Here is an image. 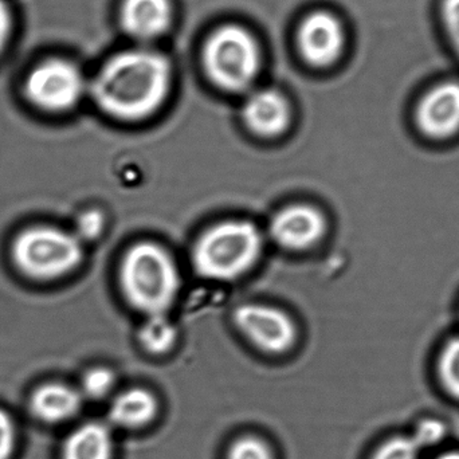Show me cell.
I'll return each instance as SVG.
<instances>
[{
	"label": "cell",
	"mask_w": 459,
	"mask_h": 459,
	"mask_svg": "<svg viewBox=\"0 0 459 459\" xmlns=\"http://www.w3.org/2000/svg\"><path fill=\"white\" fill-rule=\"evenodd\" d=\"M105 215L101 210L89 209L81 212L75 221L74 234L81 242H91L102 234L105 229Z\"/></svg>",
	"instance_id": "7402d4cb"
},
{
	"label": "cell",
	"mask_w": 459,
	"mask_h": 459,
	"mask_svg": "<svg viewBox=\"0 0 459 459\" xmlns=\"http://www.w3.org/2000/svg\"><path fill=\"white\" fill-rule=\"evenodd\" d=\"M171 85L164 56L147 50L113 56L94 78L91 96L97 107L116 120H144L163 105Z\"/></svg>",
	"instance_id": "6da1fadb"
},
{
	"label": "cell",
	"mask_w": 459,
	"mask_h": 459,
	"mask_svg": "<svg viewBox=\"0 0 459 459\" xmlns=\"http://www.w3.org/2000/svg\"><path fill=\"white\" fill-rule=\"evenodd\" d=\"M228 459H274V455L266 442L247 436L232 442Z\"/></svg>",
	"instance_id": "44dd1931"
},
{
	"label": "cell",
	"mask_w": 459,
	"mask_h": 459,
	"mask_svg": "<svg viewBox=\"0 0 459 459\" xmlns=\"http://www.w3.org/2000/svg\"><path fill=\"white\" fill-rule=\"evenodd\" d=\"M11 256L16 269L27 277L51 281L80 266L83 246L74 232L54 226H34L16 235Z\"/></svg>",
	"instance_id": "277c9868"
},
{
	"label": "cell",
	"mask_w": 459,
	"mask_h": 459,
	"mask_svg": "<svg viewBox=\"0 0 459 459\" xmlns=\"http://www.w3.org/2000/svg\"><path fill=\"white\" fill-rule=\"evenodd\" d=\"M437 459H459V452L446 453V455H439Z\"/></svg>",
	"instance_id": "d4e9b609"
},
{
	"label": "cell",
	"mask_w": 459,
	"mask_h": 459,
	"mask_svg": "<svg viewBox=\"0 0 459 459\" xmlns=\"http://www.w3.org/2000/svg\"><path fill=\"white\" fill-rule=\"evenodd\" d=\"M121 293L137 312L167 315L180 291V273L171 254L144 240L128 248L118 272Z\"/></svg>",
	"instance_id": "7a4b0ae2"
},
{
	"label": "cell",
	"mask_w": 459,
	"mask_h": 459,
	"mask_svg": "<svg viewBox=\"0 0 459 459\" xmlns=\"http://www.w3.org/2000/svg\"><path fill=\"white\" fill-rule=\"evenodd\" d=\"M82 394L62 383H48L35 391L31 410L35 417L48 423L64 422L80 411Z\"/></svg>",
	"instance_id": "4fadbf2b"
},
{
	"label": "cell",
	"mask_w": 459,
	"mask_h": 459,
	"mask_svg": "<svg viewBox=\"0 0 459 459\" xmlns=\"http://www.w3.org/2000/svg\"><path fill=\"white\" fill-rule=\"evenodd\" d=\"M13 31V15L4 0H0V53L4 50Z\"/></svg>",
	"instance_id": "cb8c5ba5"
},
{
	"label": "cell",
	"mask_w": 459,
	"mask_h": 459,
	"mask_svg": "<svg viewBox=\"0 0 459 459\" xmlns=\"http://www.w3.org/2000/svg\"><path fill=\"white\" fill-rule=\"evenodd\" d=\"M137 340L145 352L166 355L177 344L178 328L167 315L147 316L140 326Z\"/></svg>",
	"instance_id": "2e32d148"
},
{
	"label": "cell",
	"mask_w": 459,
	"mask_h": 459,
	"mask_svg": "<svg viewBox=\"0 0 459 459\" xmlns=\"http://www.w3.org/2000/svg\"><path fill=\"white\" fill-rule=\"evenodd\" d=\"M436 19L445 43L459 64V0H437Z\"/></svg>",
	"instance_id": "e0dca14e"
},
{
	"label": "cell",
	"mask_w": 459,
	"mask_h": 459,
	"mask_svg": "<svg viewBox=\"0 0 459 459\" xmlns=\"http://www.w3.org/2000/svg\"><path fill=\"white\" fill-rule=\"evenodd\" d=\"M171 19L169 0H126L121 11L124 29L139 39H152L163 34Z\"/></svg>",
	"instance_id": "7c38bea8"
},
{
	"label": "cell",
	"mask_w": 459,
	"mask_h": 459,
	"mask_svg": "<svg viewBox=\"0 0 459 459\" xmlns=\"http://www.w3.org/2000/svg\"><path fill=\"white\" fill-rule=\"evenodd\" d=\"M438 372L445 390L459 399V337L445 345L439 356Z\"/></svg>",
	"instance_id": "ac0fdd59"
},
{
	"label": "cell",
	"mask_w": 459,
	"mask_h": 459,
	"mask_svg": "<svg viewBox=\"0 0 459 459\" xmlns=\"http://www.w3.org/2000/svg\"><path fill=\"white\" fill-rule=\"evenodd\" d=\"M242 118L255 136L273 139L285 134L290 126V107L278 91L264 89L246 100Z\"/></svg>",
	"instance_id": "8fae6325"
},
{
	"label": "cell",
	"mask_w": 459,
	"mask_h": 459,
	"mask_svg": "<svg viewBox=\"0 0 459 459\" xmlns=\"http://www.w3.org/2000/svg\"><path fill=\"white\" fill-rule=\"evenodd\" d=\"M299 48L316 66H328L342 56L347 35L342 22L329 13H316L305 19L299 30Z\"/></svg>",
	"instance_id": "30bf717a"
},
{
	"label": "cell",
	"mask_w": 459,
	"mask_h": 459,
	"mask_svg": "<svg viewBox=\"0 0 459 459\" xmlns=\"http://www.w3.org/2000/svg\"><path fill=\"white\" fill-rule=\"evenodd\" d=\"M204 65L210 78L220 88L230 91H243L258 73V46L240 27H223L207 42Z\"/></svg>",
	"instance_id": "5b68a950"
},
{
	"label": "cell",
	"mask_w": 459,
	"mask_h": 459,
	"mask_svg": "<svg viewBox=\"0 0 459 459\" xmlns=\"http://www.w3.org/2000/svg\"><path fill=\"white\" fill-rule=\"evenodd\" d=\"M13 447V425L5 412L0 410V459H8Z\"/></svg>",
	"instance_id": "603a6c76"
},
{
	"label": "cell",
	"mask_w": 459,
	"mask_h": 459,
	"mask_svg": "<svg viewBox=\"0 0 459 459\" xmlns=\"http://www.w3.org/2000/svg\"><path fill=\"white\" fill-rule=\"evenodd\" d=\"M113 437L107 426L89 422L73 431L64 446V459H112Z\"/></svg>",
	"instance_id": "9a60e30c"
},
{
	"label": "cell",
	"mask_w": 459,
	"mask_h": 459,
	"mask_svg": "<svg viewBox=\"0 0 459 459\" xmlns=\"http://www.w3.org/2000/svg\"><path fill=\"white\" fill-rule=\"evenodd\" d=\"M232 323L262 352L281 355L296 344V324L290 316L278 307L262 304L239 305L232 313Z\"/></svg>",
	"instance_id": "52a82bcc"
},
{
	"label": "cell",
	"mask_w": 459,
	"mask_h": 459,
	"mask_svg": "<svg viewBox=\"0 0 459 459\" xmlns=\"http://www.w3.org/2000/svg\"><path fill=\"white\" fill-rule=\"evenodd\" d=\"M269 232L272 239L285 250H309L325 235L326 220L320 210L310 204H290L272 218Z\"/></svg>",
	"instance_id": "9c48e42d"
},
{
	"label": "cell",
	"mask_w": 459,
	"mask_h": 459,
	"mask_svg": "<svg viewBox=\"0 0 459 459\" xmlns=\"http://www.w3.org/2000/svg\"><path fill=\"white\" fill-rule=\"evenodd\" d=\"M264 250V237L254 223L230 220L207 229L193 248V264L206 280L230 282L250 272Z\"/></svg>",
	"instance_id": "3957f363"
},
{
	"label": "cell",
	"mask_w": 459,
	"mask_h": 459,
	"mask_svg": "<svg viewBox=\"0 0 459 459\" xmlns=\"http://www.w3.org/2000/svg\"><path fill=\"white\" fill-rule=\"evenodd\" d=\"M158 409L153 394L144 388H131L116 396L109 418L118 428L140 429L155 420Z\"/></svg>",
	"instance_id": "5bb4252c"
},
{
	"label": "cell",
	"mask_w": 459,
	"mask_h": 459,
	"mask_svg": "<svg viewBox=\"0 0 459 459\" xmlns=\"http://www.w3.org/2000/svg\"><path fill=\"white\" fill-rule=\"evenodd\" d=\"M423 449L425 445L415 433L412 436L394 437L375 452L372 459H420V450Z\"/></svg>",
	"instance_id": "d6986e66"
},
{
	"label": "cell",
	"mask_w": 459,
	"mask_h": 459,
	"mask_svg": "<svg viewBox=\"0 0 459 459\" xmlns=\"http://www.w3.org/2000/svg\"><path fill=\"white\" fill-rule=\"evenodd\" d=\"M116 385V377L112 369L105 368V367H96V368L89 369L82 379V395L86 398L102 399L112 393Z\"/></svg>",
	"instance_id": "ffe728a7"
},
{
	"label": "cell",
	"mask_w": 459,
	"mask_h": 459,
	"mask_svg": "<svg viewBox=\"0 0 459 459\" xmlns=\"http://www.w3.org/2000/svg\"><path fill=\"white\" fill-rule=\"evenodd\" d=\"M414 120L430 139L446 140L459 134V77L447 75L431 82L415 104Z\"/></svg>",
	"instance_id": "ba28073f"
},
{
	"label": "cell",
	"mask_w": 459,
	"mask_h": 459,
	"mask_svg": "<svg viewBox=\"0 0 459 459\" xmlns=\"http://www.w3.org/2000/svg\"><path fill=\"white\" fill-rule=\"evenodd\" d=\"M83 78L80 70L67 61L48 59L31 70L24 94L38 109L62 113L72 109L83 94Z\"/></svg>",
	"instance_id": "8992f818"
}]
</instances>
